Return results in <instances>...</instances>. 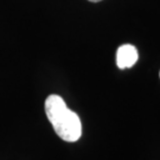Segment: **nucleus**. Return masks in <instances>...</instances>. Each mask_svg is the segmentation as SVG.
I'll use <instances>...</instances> for the list:
<instances>
[{"label": "nucleus", "instance_id": "4", "mask_svg": "<svg viewBox=\"0 0 160 160\" xmlns=\"http://www.w3.org/2000/svg\"><path fill=\"white\" fill-rule=\"evenodd\" d=\"M159 75H160V74H159Z\"/></svg>", "mask_w": 160, "mask_h": 160}, {"label": "nucleus", "instance_id": "3", "mask_svg": "<svg viewBox=\"0 0 160 160\" xmlns=\"http://www.w3.org/2000/svg\"><path fill=\"white\" fill-rule=\"evenodd\" d=\"M89 1H92V2H98V1H101V0H89Z\"/></svg>", "mask_w": 160, "mask_h": 160}, {"label": "nucleus", "instance_id": "2", "mask_svg": "<svg viewBox=\"0 0 160 160\" xmlns=\"http://www.w3.org/2000/svg\"><path fill=\"white\" fill-rule=\"evenodd\" d=\"M138 58H139V55H138V50L135 46L131 45V44H125L118 49L116 64L120 69L132 68L137 63Z\"/></svg>", "mask_w": 160, "mask_h": 160}, {"label": "nucleus", "instance_id": "1", "mask_svg": "<svg viewBox=\"0 0 160 160\" xmlns=\"http://www.w3.org/2000/svg\"><path fill=\"white\" fill-rule=\"evenodd\" d=\"M45 113L58 137L67 142H75L82 135L78 115L67 107L59 95L52 94L45 100Z\"/></svg>", "mask_w": 160, "mask_h": 160}]
</instances>
